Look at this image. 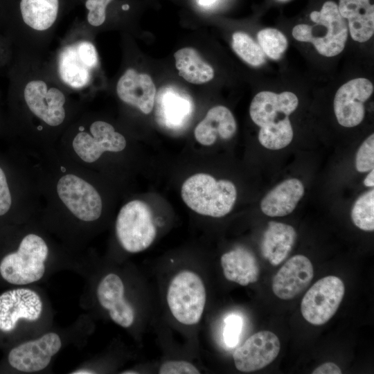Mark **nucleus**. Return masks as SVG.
<instances>
[{"mask_svg":"<svg viewBox=\"0 0 374 374\" xmlns=\"http://www.w3.org/2000/svg\"><path fill=\"white\" fill-rule=\"evenodd\" d=\"M206 290L201 278L188 270L178 273L171 280L167 302L174 317L185 325L197 323L206 303Z\"/></svg>","mask_w":374,"mask_h":374,"instance_id":"obj_9","label":"nucleus"},{"mask_svg":"<svg viewBox=\"0 0 374 374\" xmlns=\"http://www.w3.org/2000/svg\"><path fill=\"white\" fill-rule=\"evenodd\" d=\"M296 238L290 225L271 221L268 223L261 242V253L273 266L280 265L289 255Z\"/></svg>","mask_w":374,"mask_h":374,"instance_id":"obj_22","label":"nucleus"},{"mask_svg":"<svg viewBox=\"0 0 374 374\" xmlns=\"http://www.w3.org/2000/svg\"><path fill=\"white\" fill-rule=\"evenodd\" d=\"M45 56L15 51L6 70L12 121L28 152L55 146L87 108L56 79Z\"/></svg>","mask_w":374,"mask_h":374,"instance_id":"obj_1","label":"nucleus"},{"mask_svg":"<svg viewBox=\"0 0 374 374\" xmlns=\"http://www.w3.org/2000/svg\"><path fill=\"white\" fill-rule=\"evenodd\" d=\"M314 269L310 260L303 255L288 259L272 279V291L283 300H290L301 293L310 283Z\"/></svg>","mask_w":374,"mask_h":374,"instance_id":"obj_16","label":"nucleus"},{"mask_svg":"<svg viewBox=\"0 0 374 374\" xmlns=\"http://www.w3.org/2000/svg\"><path fill=\"white\" fill-rule=\"evenodd\" d=\"M115 93L125 105L150 114L154 107L156 87L151 77L133 67L126 68L116 81Z\"/></svg>","mask_w":374,"mask_h":374,"instance_id":"obj_15","label":"nucleus"},{"mask_svg":"<svg viewBox=\"0 0 374 374\" xmlns=\"http://www.w3.org/2000/svg\"><path fill=\"white\" fill-rule=\"evenodd\" d=\"M78 0H0V30L15 51L46 55L62 19Z\"/></svg>","mask_w":374,"mask_h":374,"instance_id":"obj_4","label":"nucleus"},{"mask_svg":"<svg viewBox=\"0 0 374 374\" xmlns=\"http://www.w3.org/2000/svg\"><path fill=\"white\" fill-rule=\"evenodd\" d=\"M232 48L241 59L253 66H260L265 62V53L260 46L245 33L233 34Z\"/></svg>","mask_w":374,"mask_h":374,"instance_id":"obj_28","label":"nucleus"},{"mask_svg":"<svg viewBox=\"0 0 374 374\" xmlns=\"http://www.w3.org/2000/svg\"><path fill=\"white\" fill-rule=\"evenodd\" d=\"M242 326V321L238 315L231 314L226 319L224 338L228 346L234 347L238 344Z\"/></svg>","mask_w":374,"mask_h":374,"instance_id":"obj_33","label":"nucleus"},{"mask_svg":"<svg viewBox=\"0 0 374 374\" xmlns=\"http://www.w3.org/2000/svg\"><path fill=\"white\" fill-rule=\"evenodd\" d=\"M13 188L10 186L6 171L0 165V217L7 215L15 205H19L30 216L33 213L22 205L35 213L40 212V207L15 197V193L42 200L40 197L15 193Z\"/></svg>","mask_w":374,"mask_h":374,"instance_id":"obj_27","label":"nucleus"},{"mask_svg":"<svg viewBox=\"0 0 374 374\" xmlns=\"http://www.w3.org/2000/svg\"><path fill=\"white\" fill-rule=\"evenodd\" d=\"M49 254L47 241L35 231L26 233L16 251L7 253L0 262V274L13 285H26L39 280L45 273Z\"/></svg>","mask_w":374,"mask_h":374,"instance_id":"obj_7","label":"nucleus"},{"mask_svg":"<svg viewBox=\"0 0 374 374\" xmlns=\"http://www.w3.org/2000/svg\"><path fill=\"white\" fill-rule=\"evenodd\" d=\"M299 105L297 96L292 92L276 93L263 91L253 98L249 114L253 122L260 127L289 116Z\"/></svg>","mask_w":374,"mask_h":374,"instance_id":"obj_17","label":"nucleus"},{"mask_svg":"<svg viewBox=\"0 0 374 374\" xmlns=\"http://www.w3.org/2000/svg\"><path fill=\"white\" fill-rule=\"evenodd\" d=\"M94 33L83 19H76L57 48L45 56L56 79L85 105L103 82Z\"/></svg>","mask_w":374,"mask_h":374,"instance_id":"obj_3","label":"nucleus"},{"mask_svg":"<svg viewBox=\"0 0 374 374\" xmlns=\"http://www.w3.org/2000/svg\"><path fill=\"white\" fill-rule=\"evenodd\" d=\"M351 219L359 229L374 230V190L362 194L355 202L351 211Z\"/></svg>","mask_w":374,"mask_h":374,"instance_id":"obj_29","label":"nucleus"},{"mask_svg":"<svg viewBox=\"0 0 374 374\" xmlns=\"http://www.w3.org/2000/svg\"><path fill=\"white\" fill-rule=\"evenodd\" d=\"M220 261L224 275L228 280L246 286L258 279L260 269L257 260L245 248L238 247L224 253Z\"/></svg>","mask_w":374,"mask_h":374,"instance_id":"obj_23","label":"nucleus"},{"mask_svg":"<svg viewBox=\"0 0 374 374\" xmlns=\"http://www.w3.org/2000/svg\"><path fill=\"white\" fill-rule=\"evenodd\" d=\"M137 373V372H132V371H131V372H127V371H125V372H123V373Z\"/></svg>","mask_w":374,"mask_h":374,"instance_id":"obj_40","label":"nucleus"},{"mask_svg":"<svg viewBox=\"0 0 374 374\" xmlns=\"http://www.w3.org/2000/svg\"><path fill=\"white\" fill-rule=\"evenodd\" d=\"M72 374H91V373H95V372H93V371L88 370V369H80L75 371L71 373Z\"/></svg>","mask_w":374,"mask_h":374,"instance_id":"obj_38","label":"nucleus"},{"mask_svg":"<svg viewBox=\"0 0 374 374\" xmlns=\"http://www.w3.org/2000/svg\"><path fill=\"white\" fill-rule=\"evenodd\" d=\"M237 130V124L231 112L226 107L217 105L211 108L205 118L196 126L194 134L198 143L211 145L218 137L230 139Z\"/></svg>","mask_w":374,"mask_h":374,"instance_id":"obj_19","label":"nucleus"},{"mask_svg":"<svg viewBox=\"0 0 374 374\" xmlns=\"http://www.w3.org/2000/svg\"><path fill=\"white\" fill-rule=\"evenodd\" d=\"M181 195L185 204L195 212L221 217L232 210L237 198V190L229 180L217 181L210 175L199 173L184 182Z\"/></svg>","mask_w":374,"mask_h":374,"instance_id":"obj_6","label":"nucleus"},{"mask_svg":"<svg viewBox=\"0 0 374 374\" xmlns=\"http://www.w3.org/2000/svg\"><path fill=\"white\" fill-rule=\"evenodd\" d=\"M259 46L265 55L272 60H278L287 48L286 37L278 30L267 28L257 35Z\"/></svg>","mask_w":374,"mask_h":374,"instance_id":"obj_30","label":"nucleus"},{"mask_svg":"<svg viewBox=\"0 0 374 374\" xmlns=\"http://www.w3.org/2000/svg\"><path fill=\"white\" fill-rule=\"evenodd\" d=\"M174 57L179 75L187 82L200 84L213 78V69L202 59L195 49L182 48L175 53Z\"/></svg>","mask_w":374,"mask_h":374,"instance_id":"obj_25","label":"nucleus"},{"mask_svg":"<svg viewBox=\"0 0 374 374\" xmlns=\"http://www.w3.org/2000/svg\"><path fill=\"white\" fill-rule=\"evenodd\" d=\"M280 343L272 332L259 331L250 337L233 354L236 368L242 372L260 370L271 364L278 356Z\"/></svg>","mask_w":374,"mask_h":374,"instance_id":"obj_14","label":"nucleus"},{"mask_svg":"<svg viewBox=\"0 0 374 374\" xmlns=\"http://www.w3.org/2000/svg\"><path fill=\"white\" fill-rule=\"evenodd\" d=\"M193 112L190 100L172 91L158 95L156 115L159 123L169 129L181 127Z\"/></svg>","mask_w":374,"mask_h":374,"instance_id":"obj_24","label":"nucleus"},{"mask_svg":"<svg viewBox=\"0 0 374 374\" xmlns=\"http://www.w3.org/2000/svg\"><path fill=\"white\" fill-rule=\"evenodd\" d=\"M124 285L115 274H109L100 282L97 297L100 305L109 310L112 320L123 328L130 327L134 319V311L124 298Z\"/></svg>","mask_w":374,"mask_h":374,"instance_id":"obj_18","label":"nucleus"},{"mask_svg":"<svg viewBox=\"0 0 374 374\" xmlns=\"http://www.w3.org/2000/svg\"><path fill=\"white\" fill-rule=\"evenodd\" d=\"M358 172H366L374 167V134L370 135L359 147L355 157Z\"/></svg>","mask_w":374,"mask_h":374,"instance_id":"obj_32","label":"nucleus"},{"mask_svg":"<svg viewBox=\"0 0 374 374\" xmlns=\"http://www.w3.org/2000/svg\"><path fill=\"white\" fill-rule=\"evenodd\" d=\"M364 184L367 187H373L374 186V170H370V172L366 177L364 181Z\"/></svg>","mask_w":374,"mask_h":374,"instance_id":"obj_37","label":"nucleus"},{"mask_svg":"<svg viewBox=\"0 0 374 374\" xmlns=\"http://www.w3.org/2000/svg\"><path fill=\"white\" fill-rule=\"evenodd\" d=\"M15 55V48L10 39L0 30V71L7 70Z\"/></svg>","mask_w":374,"mask_h":374,"instance_id":"obj_35","label":"nucleus"},{"mask_svg":"<svg viewBox=\"0 0 374 374\" xmlns=\"http://www.w3.org/2000/svg\"><path fill=\"white\" fill-rule=\"evenodd\" d=\"M86 10L83 19L94 32L104 26L107 20L108 8L114 0H78Z\"/></svg>","mask_w":374,"mask_h":374,"instance_id":"obj_31","label":"nucleus"},{"mask_svg":"<svg viewBox=\"0 0 374 374\" xmlns=\"http://www.w3.org/2000/svg\"><path fill=\"white\" fill-rule=\"evenodd\" d=\"M341 370L333 362H326L318 366L312 372L313 374H341Z\"/></svg>","mask_w":374,"mask_h":374,"instance_id":"obj_36","label":"nucleus"},{"mask_svg":"<svg viewBox=\"0 0 374 374\" xmlns=\"http://www.w3.org/2000/svg\"><path fill=\"white\" fill-rule=\"evenodd\" d=\"M341 15L348 19V28L353 40L364 42L374 33V6L370 0H339Z\"/></svg>","mask_w":374,"mask_h":374,"instance_id":"obj_21","label":"nucleus"},{"mask_svg":"<svg viewBox=\"0 0 374 374\" xmlns=\"http://www.w3.org/2000/svg\"><path fill=\"white\" fill-rule=\"evenodd\" d=\"M293 129L289 116L261 127L258 133L260 143L269 150H280L288 145L293 139Z\"/></svg>","mask_w":374,"mask_h":374,"instance_id":"obj_26","label":"nucleus"},{"mask_svg":"<svg viewBox=\"0 0 374 374\" xmlns=\"http://www.w3.org/2000/svg\"><path fill=\"white\" fill-rule=\"evenodd\" d=\"M373 89L372 82L363 78L349 80L338 89L334 98V112L341 126L353 127L362 123L365 116L364 103Z\"/></svg>","mask_w":374,"mask_h":374,"instance_id":"obj_11","label":"nucleus"},{"mask_svg":"<svg viewBox=\"0 0 374 374\" xmlns=\"http://www.w3.org/2000/svg\"><path fill=\"white\" fill-rule=\"evenodd\" d=\"M304 195L302 182L295 178L279 184L262 199L260 208L269 217H282L291 213Z\"/></svg>","mask_w":374,"mask_h":374,"instance_id":"obj_20","label":"nucleus"},{"mask_svg":"<svg viewBox=\"0 0 374 374\" xmlns=\"http://www.w3.org/2000/svg\"><path fill=\"white\" fill-rule=\"evenodd\" d=\"M310 17L314 26L298 24L292 30V36L299 42H311L316 50L326 57H334L344 48L348 28L341 15L337 4L326 1L320 11H312Z\"/></svg>","mask_w":374,"mask_h":374,"instance_id":"obj_5","label":"nucleus"},{"mask_svg":"<svg viewBox=\"0 0 374 374\" xmlns=\"http://www.w3.org/2000/svg\"><path fill=\"white\" fill-rule=\"evenodd\" d=\"M160 374H197L199 370L192 364L185 361H170L159 368Z\"/></svg>","mask_w":374,"mask_h":374,"instance_id":"obj_34","label":"nucleus"},{"mask_svg":"<svg viewBox=\"0 0 374 374\" xmlns=\"http://www.w3.org/2000/svg\"><path fill=\"white\" fill-rule=\"evenodd\" d=\"M29 154L36 168L44 216L86 225L103 217L105 202L96 172L71 161L56 145Z\"/></svg>","mask_w":374,"mask_h":374,"instance_id":"obj_2","label":"nucleus"},{"mask_svg":"<svg viewBox=\"0 0 374 374\" xmlns=\"http://www.w3.org/2000/svg\"><path fill=\"white\" fill-rule=\"evenodd\" d=\"M216 0H198V2L202 6H209L215 2Z\"/></svg>","mask_w":374,"mask_h":374,"instance_id":"obj_39","label":"nucleus"},{"mask_svg":"<svg viewBox=\"0 0 374 374\" xmlns=\"http://www.w3.org/2000/svg\"><path fill=\"white\" fill-rule=\"evenodd\" d=\"M116 235L121 246L129 253L148 249L157 235L150 206L140 199H132L122 206L115 223Z\"/></svg>","mask_w":374,"mask_h":374,"instance_id":"obj_8","label":"nucleus"},{"mask_svg":"<svg viewBox=\"0 0 374 374\" xmlns=\"http://www.w3.org/2000/svg\"><path fill=\"white\" fill-rule=\"evenodd\" d=\"M345 287L335 276H325L305 294L301 303L303 318L310 323L321 326L328 322L336 313L343 299Z\"/></svg>","mask_w":374,"mask_h":374,"instance_id":"obj_10","label":"nucleus"},{"mask_svg":"<svg viewBox=\"0 0 374 374\" xmlns=\"http://www.w3.org/2000/svg\"><path fill=\"white\" fill-rule=\"evenodd\" d=\"M62 346L59 335L48 332L35 340L26 341L13 348L8 359L10 365L17 371L32 373L46 368Z\"/></svg>","mask_w":374,"mask_h":374,"instance_id":"obj_13","label":"nucleus"},{"mask_svg":"<svg viewBox=\"0 0 374 374\" xmlns=\"http://www.w3.org/2000/svg\"><path fill=\"white\" fill-rule=\"evenodd\" d=\"M280 1H287V0H280Z\"/></svg>","mask_w":374,"mask_h":374,"instance_id":"obj_41","label":"nucleus"},{"mask_svg":"<svg viewBox=\"0 0 374 374\" xmlns=\"http://www.w3.org/2000/svg\"><path fill=\"white\" fill-rule=\"evenodd\" d=\"M43 304L39 295L28 288L8 290L0 295V330H13L19 319L35 321L41 317Z\"/></svg>","mask_w":374,"mask_h":374,"instance_id":"obj_12","label":"nucleus"}]
</instances>
